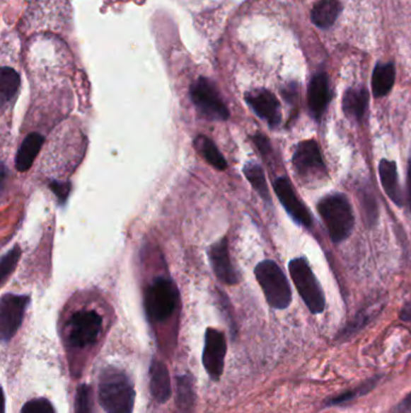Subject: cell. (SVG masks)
<instances>
[{"mask_svg":"<svg viewBox=\"0 0 411 413\" xmlns=\"http://www.w3.org/2000/svg\"><path fill=\"white\" fill-rule=\"evenodd\" d=\"M99 402L108 413H133L135 390L127 373L120 368H106L99 377Z\"/></svg>","mask_w":411,"mask_h":413,"instance_id":"6da1fadb","label":"cell"},{"mask_svg":"<svg viewBox=\"0 0 411 413\" xmlns=\"http://www.w3.org/2000/svg\"><path fill=\"white\" fill-rule=\"evenodd\" d=\"M318 212L334 243H342L352 234L354 210L345 195L334 193L323 197L318 203Z\"/></svg>","mask_w":411,"mask_h":413,"instance_id":"7a4b0ae2","label":"cell"},{"mask_svg":"<svg viewBox=\"0 0 411 413\" xmlns=\"http://www.w3.org/2000/svg\"><path fill=\"white\" fill-rule=\"evenodd\" d=\"M255 276L269 306L274 310H286L291 305L292 290L277 262L273 260L260 262L255 268Z\"/></svg>","mask_w":411,"mask_h":413,"instance_id":"3957f363","label":"cell"},{"mask_svg":"<svg viewBox=\"0 0 411 413\" xmlns=\"http://www.w3.org/2000/svg\"><path fill=\"white\" fill-rule=\"evenodd\" d=\"M289 274L298 294L313 315H320L326 308V298L306 258H296L289 261Z\"/></svg>","mask_w":411,"mask_h":413,"instance_id":"277c9868","label":"cell"},{"mask_svg":"<svg viewBox=\"0 0 411 413\" xmlns=\"http://www.w3.org/2000/svg\"><path fill=\"white\" fill-rule=\"evenodd\" d=\"M179 301V291L170 279L157 277L147 288L145 310L149 319L162 323L169 319Z\"/></svg>","mask_w":411,"mask_h":413,"instance_id":"5b68a950","label":"cell"},{"mask_svg":"<svg viewBox=\"0 0 411 413\" xmlns=\"http://www.w3.org/2000/svg\"><path fill=\"white\" fill-rule=\"evenodd\" d=\"M294 171L306 184H316L327 176V168L321 149L315 140L297 144L292 157Z\"/></svg>","mask_w":411,"mask_h":413,"instance_id":"8992f818","label":"cell"},{"mask_svg":"<svg viewBox=\"0 0 411 413\" xmlns=\"http://www.w3.org/2000/svg\"><path fill=\"white\" fill-rule=\"evenodd\" d=\"M192 103L205 119L226 121L229 119V111L220 91L208 78L197 79L191 86Z\"/></svg>","mask_w":411,"mask_h":413,"instance_id":"52a82bcc","label":"cell"},{"mask_svg":"<svg viewBox=\"0 0 411 413\" xmlns=\"http://www.w3.org/2000/svg\"><path fill=\"white\" fill-rule=\"evenodd\" d=\"M102 317L95 311H79L70 317L66 324L68 342L79 349L93 346L102 332Z\"/></svg>","mask_w":411,"mask_h":413,"instance_id":"ba28073f","label":"cell"},{"mask_svg":"<svg viewBox=\"0 0 411 413\" xmlns=\"http://www.w3.org/2000/svg\"><path fill=\"white\" fill-rule=\"evenodd\" d=\"M27 295L4 294L0 301V335L1 341L8 342L16 335L21 327L25 308L29 305Z\"/></svg>","mask_w":411,"mask_h":413,"instance_id":"9c48e42d","label":"cell"},{"mask_svg":"<svg viewBox=\"0 0 411 413\" xmlns=\"http://www.w3.org/2000/svg\"><path fill=\"white\" fill-rule=\"evenodd\" d=\"M226 353H227V342H226L224 332L209 327L205 332L202 363L205 371L212 380H219L222 376Z\"/></svg>","mask_w":411,"mask_h":413,"instance_id":"30bf717a","label":"cell"},{"mask_svg":"<svg viewBox=\"0 0 411 413\" xmlns=\"http://www.w3.org/2000/svg\"><path fill=\"white\" fill-rule=\"evenodd\" d=\"M245 101L253 113L268 123L270 128H277L282 121L281 106L277 96L265 89L250 91L245 94Z\"/></svg>","mask_w":411,"mask_h":413,"instance_id":"8fae6325","label":"cell"},{"mask_svg":"<svg viewBox=\"0 0 411 413\" xmlns=\"http://www.w3.org/2000/svg\"><path fill=\"white\" fill-rule=\"evenodd\" d=\"M274 191L281 205L285 208L289 217H292L298 225L310 227L313 224V217L309 209L298 198L297 193H294L292 184L286 178H277L274 181Z\"/></svg>","mask_w":411,"mask_h":413,"instance_id":"7c38bea8","label":"cell"},{"mask_svg":"<svg viewBox=\"0 0 411 413\" xmlns=\"http://www.w3.org/2000/svg\"><path fill=\"white\" fill-rule=\"evenodd\" d=\"M209 259L212 262V270L216 277L221 282L228 285H236L239 282V277L233 267L232 261L229 258L228 239L224 237L214 243L209 249Z\"/></svg>","mask_w":411,"mask_h":413,"instance_id":"4fadbf2b","label":"cell"},{"mask_svg":"<svg viewBox=\"0 0 411 413\" xmlns=\"http://www.w3.org/2000/svg\"><path fill=\"white\" fill-rule=\"evenodd\" d=\"M330 80L325 73H318L311 79L308 87V106L310 115L313 120L320 121L326 113L330 104Z\"/></svg>","mask_w":411,"mask_h":413,"instance_id":"5bb4252c","label":"cell"},{"mask_svg":"<svg viewBox=\"0 0 411 413\" xmlns=\"http://www.w3.org/2000/svg\"><path fill=\"white\" fill-rule=\"evenodd\" d=\"M344 13L342 0H315L310 17L315 27L322 30L333 29Z\"/></svg>","mask_w":411,"mask_h":413,"instance_id":"9a60e30c","label":"cell"},{"mask_svg":"<svg viewBox=\"0 0 411 413\" xmlns=\"http://www.w3.org/2000/svg\"><path fill=\"white\" fill-rule=\"evenodd\" d=\"M150 389L152 397L159 404L167 402L173 393L170 375L168 368L159 360H154L151 363Z\"/></svg>","mask_w":411,"mask_h":413,"instance_id":"2e32d148","label":"cell"},{"mask_svg":"<svg viewBox=\"0 0 411 413\" xmlns=\"http://www.w3.org/2000/svg\"><path fill=\"white\" fill-rule=\"evenodd\" d=\"M369 106V92L364 87H351L342 96V111L347 119L361 123Z\"/></svg>","mask_w":411,"mask_h":413,"instance_id":"e0dca14e","label":"cell"},{"mask_svg":"<svg viewBox=\"0 0 411 413\" xmlns=\"http://www.w3.org/2000/svg\"><path fill=\"white\" fill-rule=\"evenodd\" d=\"M378 176L387 197L398 207H403L404 197L399 186L398 172L395 161L383 160L378 164Z\"/></svg>","mask_w":411,"mask_h":413,"instance_id":"ac0fdd59","label":"cell"},{"mask_svg":"<svg viewBox=\"0 0 411 413\" xmlns=\"http://www.w3.org/2000/svg\"><path fill=\"white\" fill-rule=\"evenodd\" d=\"M44 137L39 133H30L25 137L23 143L21 144L20 149L17 152L15 167L20 172H27L32 167L34 161L37 159V154L44 145Z\"/></svg>","mask_w":411,"mask_h":413,"instance_id":"d6986e66","label":"cell"},{"mask_svg":"<svg viewBox=\"0 0 411 413\" xmlns=\"http://www.w3.org/2000/svg\"><path fill=\"white\" fill-rule=\"evenodd\" d=\"M395 69L392 63H380L375 67L371 78V91L375 98L385 97L395 85Z\"/></svg>","mask_w":411,"mask_h":413,"instance_id":"ffe728a7","label":"cell"},{"mask_svg":"<svg viewBox=\"0 0 411 413\" xmlns=\"http://www.w3.org/2000/svg\"><path fill=\"white\" fill-rule=\"evenodd\" d=\"M176 404L180 413H193L196 393L191 377H176Z\"/></svg>","mask_w":411,"mask_h":413,"instance_id":"44dd1931","label":"cell"},{"mask_svg":"<svg viewBox=\"0 0 411 413\" xmlns=\"http://www.w3.org/2000/svg\"><path fill=\"white\" fill-rule=\"evenodd\" d=\"M195 147L200 155L203 156L209 164L214 166L219 171H224L227 168V161L224 156L221 154L219 147L207 135H198L195 140Z\"/></svg>","mask_w":411,"mask_h":413,"instance_id":"7402d4cb","label":"cell"},{"mask_svg":"<svg viewBox=\"0 0 411 413\" xmlns=\"http://www.w3.org/2000/svg\"><path fill=\"white\" fill-rule=\"evenodd\" d=\"M20 74L11 67L4 66L0 73V101L4 107L6 103L13 101L16 97L20 89Z\"/></svg>","mask_w":411,"mask_h":413,"instance_id":"603a6c76","label":"cell"},{"mask_svg":"<svg viewBox=\"0 0 411 413\" xmlns=\"http://www.w3.org/2000/svg\"><path fill=\"white\" fill-rule=\"evenodd\" d=\"M244 174L253 190L262 197V200H265L267 203H272V197L269 193L268 183L265 179L263 168L255 162H248L244 166Z\"/></svg>","mask_w":411,"mask_h":413,"instance_id":"cb8c5ba5","label":"cell"},{"mask_svg":"<svg viewBox=\"0 0 411 413\" xmlns=\"http://www.w3.org/2000/svg\"><path fill=\"white\" fill-rule=\"evenodd\" d=\"M380 380H381L380 375L373 377V378H369L366 382H363L362 385H359L357 388L350 389L347 392H344V393L339 394V395L330 397L325 402V405L332 407V406H342L344 404H349L351 401L356 400L357 397H363V395L369 393L371 389H374L378 385Z\"/></svg>","mask_w":411,"mask_h":413,"instance_id":"d4e9b609","label":"cell"},{"mask_svg":"<svg viewBox=\"0 0 411 413\" xmlns=\"http://www.w3.org/2000/svg\"><path fill=\"white\" fill-rule=\"evenodd\" d=\"M359 200L366 225L375 226L378 219V207L374 193L366 188H361L359 190Z\"/></svg>","mask_w":411,"mask_h":413,"instance_id":"484cf974","label":"cell"},{"mask_svg":"<svg viewBox=\"0 0 411 413\" xmlns=\"http://www.w3.org/2000/svg\"><path fill=\"white\" fill-rule=\"evenodd\" d=\"M21 254H22V250H21L20 247L15 246L13 249L8 251L1 258V261H0V283H1V285H4L6 279L13 274V271L16 268L17 264L20 261Z\"/></svg>","mask_w":411,"mask_h":413,"instance_id":"4316f807","label":"cell"},{"mask_svg":"<svg viewBox=\"0 0 411 413\" xmlns=\"http://www.w3.org/2000/svg\"><path fill=\"white\" fill-rule=\"evenodd\" d=\"M371 317H373V308L359 312V315L354 317V320H351L350 323L346 325L345 329L339 334V339L340 340L350 339L351 336L357 334L361 329L366 327L368 322L371 319Z\"/></svg>","mask_w":411,"mask_h":413,"instance_id":"83f0119b","label":"cell"},{"mask_svg":"<svg viewBox=\"0 0 411 413\" xmlns=\"http://www.w3.org/2000/svg\"><path fill=\"white\" fill-rule=\"evenodd\" d=\"M75 413H92V390L90 385H79L76 389Z\"/></svg>","mask_w":411,"mask_h":413,"instance_id":"f1b7e54d","label":"cell"},{"mask_svg":"<svg viewBox=\"0 0 411 413\" xmlns=\"http://www.w3.org/2000/svg\"><path fill=\"white\" fill-rule=\"evenodd\" d=\"M21 413H56L52 404L45 397H37L25 402Z\"/></svg>","mask_w":411,"mask_h":413,"instance_id":"f546056e","label":"cell"},{"mask_svg":"<svg viewBox=\"0 0 411 413\" xmlns=\"http://www.w3.org/2000/svg\"><path fill=\"white\" fill-rule=\"evenodd\" d=\"M50 188L57 197L58 202L62 205H66V200L69 197L70 190H71V184H70L69 181L52 180V181H50Z\"/></svg>","mask_w":411,"mask_h":413,"instance_id":"4dcf8cb0","label":"cell"},{"mask_svg":"<svg viewBox=\"0 0 411 413\" xmlns=\"http://www.w3.org/2000/svg\"><path fill=\"white\" fill-rule=\"evenodd\" d=\"M253 140L255 145H256L257 149H258L260 154L265 157V160H268L269 157L273 155V147H272V144H270L268 138H267L265 135L257 133V135H253Z\"/></svg>","mask_w":411,"mask_h":413,"instance_id":"1f68e13d","label":"cell"},{"mask_svg":"<svg viewBox=\"0 0 411 413\" xmlns=\"http://www.w3.org/2000/svg\"><path fill=\"white\" fill-rule=\"evenodd\" d=\"M411 412V392L404 397L403 400L395 406V413H409Z\"/></svg>","mask_w":411,"mask_h":413,"instance_id":"d6a6232c","label":"cell"},{"mask_svg":"<svg viewBox=\"0 0 411 413\" xmlns=\"http://www.w3.org/2000/svg\"><path fill=\"white\" fill-rule=\"evenodd\" d=\"M399 318L403 322H410L411 323V301L402 307V310L399 312Z\"/></svg>","mask_w":411,"mask_h":413,"instance_id":"836d02e7","label":"cell"},{"mask_svg":"<svg viewBox=\"0 0 411 413\" xmlns=\"http://www.w3.org/2000/svg\"><path fill=\"white\" fill-rule=\"evenodd\" d=\"M407 205H409L411 212V160L407 164Z\"/></svg>","mask_w":411,"mask_h":413,"instance_id":"e575fe53","label":"cell"}]
</instances>
